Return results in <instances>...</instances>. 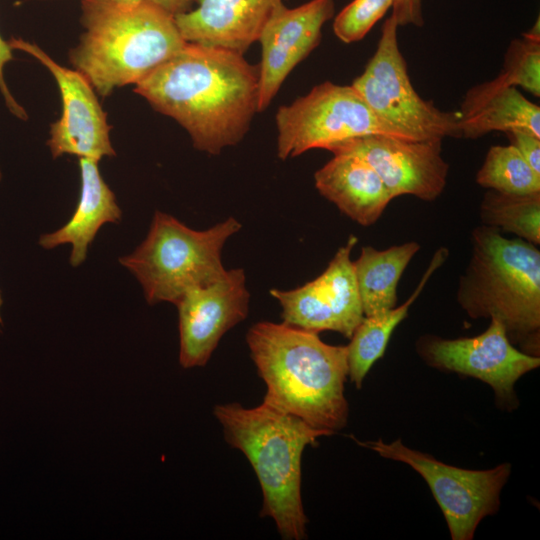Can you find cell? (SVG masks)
<instances>
[{
	"instance_id": "obj_1",
	"label": "cell",
	"mask_w": 540,
	"mask_h": 540,
	"mask_svg": "<svg viewBox=\"0 0 540 540\" xmlns=\"http://www.w3.org/2000/svg\"><path fill=\"white\" fill-rule=\"evenodd\" d=\"M135 85L156 111L186 129L197 150L211 155L240 142L258 112V66L222 47L186 42Z\"/></svg>"
},
{
	"instance_id": "obj_2",
	"label": "cell",
	"mask_w": 540,
	"mask_h": 540,
	"mask_svg": "<svg viewBox=\"0 0 540 540\" xmlns=\"http://www.w3.org/2000/svg\"><path fill=\"white\" fill-rule=\"evenodd\" d=\"M246 342L266 385L263 402L333 434L348 421L346 346L323 342L317 332L261 321Z\"/></svg>"
},
{
	"instance_id": "obj_3",
	"label": "cell",
	"mask_w": 540,
	"mask_h": 540,
	"mask_svg": "<svg viewBox=\"0 0 540 540\" xmlns=\"http://www.w3.org/2000/svg\"><path fill=\"white\" fill-rule=\"evenodd\" d=\"M213 413L226 442L245 455L256 474L263 496L260 516L275 522L282 539H305L302 455L319 437L331 434L264 402L252 408L218 404Z\"/></svg>"
},
{
	"instance_id": "obj_4",
	"label": "cell",
	"mask_w": 540,
	"mask_h": 540,
	"mask_svg": "<svg viewBox=\"0 0 540 540\" xmlns=\"http://www.w3.org/2000/svg\"><path fill=\"white\" fill-rule=\"evenodd\" d=\"M81 9L85 31L69 59L102 97L138 83L186 44L174 16L149 0L130 8L82 0Z\"/></svg>"
},
{
	"instance_id": "obj_5",
	"label": "cell",
	"mask_w": 540,
	"mask_h": 540,
	"mask_svg": "<svg viewBox=\"0 0 540 540\" xmlns=\"http://www.w3.org/2000/svg\"><path fill=\"white\" fill-rule=\"evenodd\" d=\"M470 240V259L456 292L458 304L473 319L500 320L513 345L539 356V249L485 225L474 228Z\"/></svg>"
},
{
	"instance_id": "obj_6",
	"label": "cell",
	"mask_w": 540,
	"mask_h": 540,
	"mask_svg": "<svg viewBox=\"0 0 540 540\" xmlns=\"http://www.w3.org/2000/svg\"><path fill=\"white\" fill-rule=\"evenodd\" d=\"M240 229V222L229 217L198 231L156 211L144 241L131 254L120 257L119 263L139 281L149 304H176L187 291L225 274L222 248Z\"/></svg>"
},
{
	"instance_id": "obj_7",
	"label": "cell",
	"mask_w": 540,
	"mask_h": 540,
	"mask_svg": "<svg viewBox=\"0 0 540 540\" xmlns=\"http://www.w3.org/2000/svg\"><path fill=\"white\" fill-rule=\"evenodd\" d=\"M275 120L282 160L368 134L416 140L379 118L352 85L329 81L281 106Z\"/></svg>"
},
{
	"instance_id": "obj_8",
	"label": "cell",
	"mask_w": 540,
	"mask_h": 540,
	"mask_svg": "<svg viewBox=\"0 0 540 540\" xmlns=\"http://www.w3.org/2000/svg\"><path fill=\"white\" fill-rule=\"evenodd\" d=\"M398 27L391 14L374 55L351 85L379 118L413 139L458 138V111H442L414 89L399 48Z\"/></svg>"
},
{
	"instance_id": "obj_9",
	"label": "cell",
	"mask_w": 540,
	"mask_h": 540,
	"mask_svg": "<svg viewBox=\"0 0 540 540\" xmlns=\"http://www.w3.org/2000/svg\"><path fill=\"white\" fill-rule=\"evenodd\" d=\"M350 437L359 446L405 463L422 476L444 515L452 540H472L481 520L499 510L500 493L511 474L510 463L469 470L413 450L400 439L386 443L382 439L361 441Z\"/></svg>"
},
{
	"instance_id": "obj_10",
	"label": "cell",
	"mask_w": 540,
	"mask_h": 540,
	"mask_svg": "<svg viewBox=\"0 0 540 540\" xmlns=\"http://www.w3.org/2000/svg\"><path fill=\"white\" fill-rule=\"evenodd\" d=\"M415 348L428 366L491 386L497 406L507 411L519 406L515 383L540 366V357L516 348L496 318H490L489 326L479 335L445 339L426 334L418 338Z\"/></svg>"
},
{
	"instance_id": "obj_11",
	"label": "cell",
	"mask_w": 540,
	"mask_h": 540,
	"mask_svg": "<svg viewBox=\"0 0 540 540\" xmlns=\"http://www.w3.org/2000/svg\"><path fill=\"white\" fill-rule=\"evenodd\" d=\"M443 139L412 140L368 134L329 146L334 154L357 156L379 175L392 198L412 195L438 198L447 183L449 165L442 157Z\"/></svg>"
},
{
	"instance_id": "obj_12",
	"label": "cell",
	"mask_w": 540,
	"mask_h": 540,
	"mask_svg": "<svg viewBox=\"0 0 540 540\" xmlns=\"http://www.w3.org/2000/svg\"><path fill=\"white\" fill-rule=\"evenodd\" d=\"M358 239L350 235L327 268L293 290H270L282 307L283 322L308 331H335L349 338L364 317L351 251Z\"/></svg>"
},
{
	"instance_id": "obj_13",
	"label": "cell",
	"mask_w": 540,
	"mask_h": 540,
	"mask_svg": "<svg viewBox=\"0 0 540 540\" xmlns=\"http://www.w3.org/2000/svg\"><path fill=\"white\" fill-rule=\"evenodd\" d=\"M7 42L12 50L26 52L42 63L58 85L62 114L51 124L47 141L53 158L70 154L100 161L105 156H115L107 114L85 76L59 65L33 43L15 37Z\"/></svg>"
},
{
	"instance_id": "obj_14",
	"label": "cell",
	"mask_w": 540,
	"mask_h": 540,
	"mask_svg": "<svg viewBox=\"0 0 540 540\" xmlns=\"http://www.w3.org/2000/svg\"><path fill=\"white\" fill-rule=\"evenodd\" d=\"M249 298L243 269H231L217 281L187 291L177 301L179 363L183 368L207 364L223 335L247 317Z\"/></svg>"
},
{
	"instance_id": "obj_15",
	"label": "cell",
	"mask_w": 540,
	"mask_h": 540,
	"mask_svg": "<svg viewBox=\"0 0 540 540\" xmlns=\"http://www.w3.org/2000/svg\"><path fill=\"white\" fill-rule=\"evenodd\" d=\"M335 12L334 0H310L296 8L277 4L259 34L258 112L264 111L289 73L320 43L323 25Z\"/></svg>"
},
{
	"instance_id": "obj_16",
	"label": "cell",
	"mask_w": 540,
	"mask_h": 540,
	"mask_svg": "<svg viewBox=\"0 0 540 540\" xmlns=\"http://www.w3.org/2000/svg\"><path fill=\"white\" fill-rule=\"evenodd\" d=\"M199 5L174 16L186 42L244 54L258 40L273 8L282 0H196Z\"/></svg>"
},
{
	"instance_id": "obj_17",
	"label": "cell",
	"mask_w": 540,
	"mask_h": 540,
	"mask_svg": "<svg viewBox=\"0 0 540 540\" xmlns=\"http://www.w3.org/2000/svg\"><path fill=\"white\" fill-rule=\"evenodd\" d=\"M458 138L523 129L540 137V107L499 77L469 89L458 111Z\"/></svg>"
},
{
	"instance_id": "obj_18",
	"label": "cell",
	"mask_w": 540,
	"mask_h": 540,
	"mask_svg": "<svg viewBox=\"0 0 540 540\" xmlns=\"http://www.w3.org/2000/svg\"><path fill=\"white\" fill-rule=\"evenodd\" d=\"M314 179L322 196L362 226L374 224L393 200L375 170L354 155L334 154Z\"/></svg>"
},
{
	"instance_id": "obj_19",
	"label": "cell",
	"mask_w": 540,
	"mask_h": 540,
	"mask_svg": "<svg viewBox=\"0 0 540 540\" xmlns=\"http://www.w3.org/2000/svg\"><path fill=\"white\" fill-rule=\"evenodd\" d=\"M94 159L79 158L81 189L71 218L61 228L40 236L39 245L53 249L71 244L69 262L77 267L86 260L89 245L106 223H118L122 212L116 196L104 181Z\"/></svg>"
},
{
	"instance_id": "obj_20",
	"label": "cell",
	"mask_w": 540,
	"mask_h": 540,
	"mask_svg": "<svg viewBox=\"0 0 540 540\" xmlns=\"http://www.w3.org/2000/svg\"><path fill=\"white\" fill-rule=\"evenodd\" d=\"M448 255L447 248H438L415 290L403 304L377 315L364 316L358 324L347 345L348 377L357 389L362 387L373 364L383 357L395 328L406 318L409 308Z\"/></svg>"
},
{
	"instance_id": "obj_21",
	"label": "cell",
	"mask_w": 540,
	"mask_h": 540,
	"mask_svg": "<svg viewBox=\"0 0 540 540\" xmlns=\"http://www.w3.org/2000/svg\"><path fill=\"white\" fill-rule=\"evenodd\" d=\"M419 249L415 241L385 250L362 247L353 266L364 316L377 315L396 306L398 282Z\"/></svg>"
},
{
	"instance_id": "obj_22",
	"label": "cell",
	"mask_w": 540,
	"mask_h": 540,
	"mask_svg": "<svg viewBox=\"0 0 540 540\" xmlns=\"http://www.w3.org/2000/svg\"><path fill=\"white\" fill-rule=\"evenodd\" d=\"M482 225L540 244V192L513 194L488 189L480 204Z\"/></svg>"
},
{
	"instance_id": "obj_23",
	"label": "cell",
	"mask_w": 540,
	"mask_h": 540,
	"mask_svg": "<svg viewBox=\"0 0 540 540\" xmlns=\"http://www.w3.org/2000/svg\"><path fill=\"white\" fill-rule=\"evenodd\" d=\"M476 182L484 188L505 193L540 192V174L512 145L490 147L477 172Z\"/></svg>"
},
{
	"instance_id": "obj_24",
	"label": "cell",
	"mask_w": 540,
	"mask_h": 540,
	"mask_svg": "<svg viewBox=\"0 0 540 540\" xmlns=\"http://www.w3.org/2000/svg\"><path fill=\"white\" fill-rule=\"evenodd\" d=\"M510 86H521L535 97L540 95V38L526 33L514 39L504 55L499 75Z\"/></svg>"
},
{
	"instance_id": "obj_25",
	"label": "cell",
	"mask_w": 540,
	"mask_h": 540,
	"mask_svg": "<svg viewBox=\"0 0 540 540\" xmlns=\"http://www.w3.org/2000/svg\"><path fill=\"white\" fill-rule=\"evenodd\" d=\"M397 0H353L335 17L333 31L344 43L363 39Z\"/></svg>"
},
{
	"instance_id": "obj_26",
	"label": "cell",
	"mask_w": 540,
	"mask_h": 540,
	"mask_svg": "<svg viewBox=\"0 0 540 540\" xmlns=\"http://www.w3.org/2000/svg\"><path fill=\"white\" fill-rule=\"evenodd\" d=\"M510 145L515 147L530 167L540 174V137L523 129L505 132Z\"/></svg>"
},
{
	"instance_id": "obj_27",
	"label": "cell",
	"mask_w": 540,
	"mask_h": 540,
	"mask_svg": "<svg viewBox=\"0 0 540 540\" xmlns=\"http://www.w3.org/2000/svg\"><path fill=\"white\" fill-rule=\"evenodd\" d=\"M12 49L9 46L8 42L4 41L0 35V90L4 97L5 103L10 110V112L16 117L26 120L28 118L27 113L21 105H19L11 92L9 91L5 79H4V66L9 61L13 60Z\"/></svg>"
},
{
	"instance_id": "obj_28",
	"label": "cell",
	"mask_w": 540,
	"mask_h": 540,
	"mask_svg": "<svg viewBox=\"0 0 540 540\" xmlns=\"http://www.w3.org/2000/svg\"><path fill=\"white\" fill-rule=\"evenodd\" d=\"M392 15L398 26L415 25L422 27L424 18L422 14V0H397L392 6Z\"/></svg>"
},
{
	"instance_id": "obj_29",
	"label": "cell",
	"mask_w": 540,
	"mask_h": 540,
	"mask_svg": "<svg viewBox=\"0 0 540 540\" xmlns=\"http://www.w3.org/2000/svg\"><path fill=\"white\" fill-rule=\"evenodd\" d=\"M169 14L175 16L190 10L194 0H149Z\"/></svg>"
},
{
	"instance_id": "obj_30",
	"label": "cell",
	"mask_w": 540,
	"mask_h": 540,
	"mask_svg": "<svg viewBox=\"0 0 540 540\" xmlns=\"http://www.w3.org/2000/svg\"><path fill=\"white\" fill-rule=\"evenodd\" d=\"M116 4L122 6V7H134L138 5L142 0H112Z\"/></svg>"
},
{
	"instance_id": "obj_31",
	"label": "cell",
	"mask_w": 540,
	"mask_h": 540,
	"mask_svg": "<svg viewBox=\"0 0 540 540\" xmlns=\"http://www.w3.org/2000/svg\"><path fill=\"white\" fill-rule=\"evenodd\" d=\"M3 303V300H2V297H1V293H0V307ZM3 324V321H2V318H1V315H0V332H1V325Z\"/></svg>"
},
{
	"instance_id": "obj_32",
	"label": "cell",
	"mask_w": 540,
	"mask_h": 540,
	"mask_svg": "<svg viewBox=\"0 0 540 540\" xmlns=\"http://www.w3.org/2000/svg\"><path fill=\"white\" fill-rule=\"evenodd\" d=\"M1 177H2V175H1V172H0V180H1Z\"/></svg>"
}]
</instances>
